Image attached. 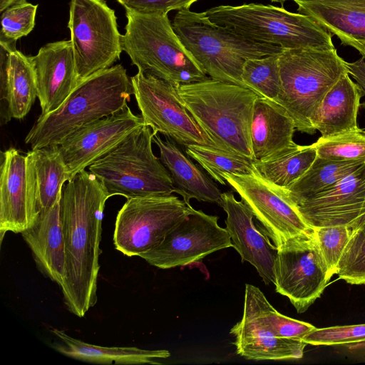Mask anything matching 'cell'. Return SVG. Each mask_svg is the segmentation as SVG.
Returning a JSON list of instances; mask_svg holds the SVG:
<instances>
[{
  "instance_id": "cell-1",
  "label": "cell",
  "mask_w": 365,
  "mask_h": 365,
  "mask_svg": "<svg viewBox=\"0 0 365 365\" xmlns=\"http://www.w3.org/2000/svg\"><path fill=\"white\" fill-rule=\"evenodd\" d=\"M67 182L60 200L66 272L60 287L67 309L83 317L98 301L102 222L110 196L101 182L86 170Z\"/></svg>"
},
{
  "instance_id": "cell-2",
  "label": "cell",
  "mask_w": 365,
  "mask_h": 365,
  "mask_svg": "<svg viewBox=\"0 0 365 365\" xmlns=\"http://www.w3.org/2000/svg\"><path fill=\"white\" fill-rule=\"evenodd\" d=\"M177 90L181 102L215 148L253 160L251 125L259 95L210 77L180 85Z\"/></svg>"
},
{
  "instance_id": "cell-3",
  "label": "cell",
  "mask_w": 365,
  "mask_h": 365,
  "mask_svg": "<svg viewBox=\"0 0 365 365\" xmlns=\"http://www.w3.org/2000/svg\"><path fill=\"white\" fill-rule=\"evenodd\" d=\"M133 94L126 69L117 64L79 82L55 111L39 116L25 138L31 149L58 145L78 128L123 110Z\"/></svg>"
},
{
  "instance_id": "cell-4",
  "label": "cell",
  "mask_w": 365,
  "mask_h": 365,
  "mask_svg": "<svg viewBox=\"0 0 365 365\" xmlns=\"http://www.w3.org/2000/svg\"><path fill=\"white\" fill-rule=\"evenodd\" d=\"M127 24L121 43L138 71L178 86L207 78L175 33L168 13L125 9Z\"/></svg>"
},
{
  "instance_id": "cell-5",
  "label": "cell",
  "mask_w": 365,
  "mask_h": 365,
  "mask_svg": "<svg viewBox=\"0 0 365 365\" xmlns=\"http://www.w3.org/2000/svg\"><path fill=\"white\" fill-rule=\"evenodd\" d=\"M185 48L210 78L248 88L241 78L245 62L283 48L251 41L213 23L205 12L180 10L172 23Z\"/></svg>"
},
{
  "instance_id": "cell-6",
  "label": "cell",
  "mask_w": 365,
  "mask_h": 365,
  "mask_svg": "<svg viewBox=\"0 0 365 365\" xmlns=\"http://www.w3.org/2000/svg\"><path fill=\"white\" fill-rule=\"evenodd\" d=\"M281 89L274 101L294 122L296 130L313 135L312 120L323 98L345 73L347 62L336 49H283L279 56Z\"/></svg>"
},
{
  "instance_id": "cell-7",
  "label": "cell",
  "mask_w": 365,
  "mask_h": 365,
  "mask_svg": "<svg viewBox=\"0 0 365 365\" xmlns=\"http://www.w3.org/2000/svg\"><path fill=\"white\" fill-rule=\"evenodd\" d=\"M215 24L251 41L283 49L335 48L332 35L309 16L262 4L220 5L205 11Z\"/></svg>"
},
{
  "instance_id": "cell-8",
  "label": "cell",
  "mask_w": 365,
  "mask_h": 365,
  "mask_svg": "<svg viewBox=\"0 0 365 365\" xmlns=\"http://www.w3.org/2000/svg\"><path fill=\"white\" fill-rule=\"evenodd\" d=\"M155 134L143 125L88 166L110 197L118 195L129 199L175 192L169 172L153 152Z\"/></svg>"
},
{
  "instance_id": "cell-9",
  "label": "cell",
  "mask_w": 365,
  "mask_h": 365,
  "mask_svg": "<svg viewBox=\"0 0 365 365\" xmlns=\"http://www.w3.org/2000/svg\"><path fill=\"white\" fill-rule=\"evenodd\" d=\"M69 5L68 28L79 83L120 58L122 35L105 0H71Z\"/></svg>"
},
{
  "instance_id": "cell-10",
  "label": "cell",
  "mask_w": 365,
  "mask_h": 365,
  "mask_svg": "<svg viewBox=\"0 0 365 365\" xmlns=\"http://www.w3.org/2000/svg\"><path fill=\"white\" fill-rule=\"evenodd\" d=\"M192 207L173 195L127 199L115 220V248L127 257H139L156 247Z\"/></svg>"
},
{
  "instance_id": "cell-11",
  "label": "cell",
  "mask_w": 365,
  "mask_h": 365,
  "mask_svg": "<svg viewBox=\"0 0 365 365\" xmlns=\"http://www.w3.org/2000/svg\"><path fill=\"white\" fill-rule=\"evenodd\" d=\"M331 277L313 228L277 247L273 284L298 313L306 312L321 297Z\"/></svg>"
},
{
  "instance_id": "cell-12",
  "label": "cell",
  "mask_w": 365,
  "mask_h": 365,
  "mask_svg": "<svg viewBox=\"0 0 365 365\" xmlns=\"http://www.w3.org/2000/svg\"><path fill=\"white\" fill-rule=\"evenodd\" d=\"M130 80L145 125L185 147L202 145L215 148L181 102L178 86L140 71Z\"/></svg>"
},
{
  "instance_id": "cell-13",
  "label": "cell",
  "mask_w": 365,
  "mask_h": 365,
  "mask_svg": "<svg viewBox=\"0 0 365 365\" xmlns=\"http://www.w3.org/2000/svg\"><path fill=\"white\" fill-rule=\"evenodd\" d=\"M217 221V216L192 207L156 247L139 257L165 269L192 264L212 252L232 247L229 232Z\"/></svg>"
},
{
  "instance_id": "cell-14",
  "label": "cell",
  "mask_w": 365,
  "mask_h": 365,
  "mask_svg": "<svg viewBox=\"0 0 365 365\" xmlns=\"http://www.w3.org/2000/svg\"><path fill=\"white\" fill-rule=\"evenodd\" d=\"M222 178L252 210L277 247L312 229L280 190L256 171L250 175L225 173Z\"/></svg>"
},
{
  "instance_id": "cell-15",
  "label": "cell",
  "mask_w": 365,
  "mask_h": 365,
  "mask_svg": "<svg viewBox=\"0 0 365 365\" xmlns=\"http://www.w3.org/2000/svg\"><path fill=\"white\" fill-rule=\"evenodd\" d=\"M141 115L130 107L85 124L66 135L58 144L68 180L106 155L128 135L143 125Z\"/></svg>"
},
{
  "instance_id": "cell-16",
  "label": "cell",
  "mask_w": 365,
  "mask_h": 365,
  "mask_svg": "<svg viewBox=\"0 0 365 365\" xmlns=\"http://www.w3.org/2000/svg\"><path fill=\"white\" fill-rule=\"evenodd\" d=\"M38 217L33 175L27 156L14 148L1 153L0 240L6 232L21 233Z\"/></svg>"
},
{
  "instance_id": "cell-17",
  "label": "cell",
  "mask_w": 365,
  "mask_h": 365,
  "mask_svg": "<svg viewBox=\"0 0 365 365\" xmlns=\"http://www.w3.org/2000/svg\"><path fill=\"white\" fill-rule=\"evenodd\" d=\"M365 164L332 187L294 207L312 228L347 225L365 218Z\"/></svg>"
},
{
  "instance_id": "cell-18",
  "label": "cell",
  "mask_w": 365,
  "mask_h": 365,
  "mask_svg": "<svg viewBox=\"0 0 365 365\" xmlns=\"http://www.w3.org/2000/svg\"><path fill=\"white\" fill-rule=\"evenodd\" d=\"M31 57L43 116L57 110L78 83L71 41L46 43Z\"/></svg>"
},
{
  "instance_id": "cell-19",
  "label": "cell",
  "mask_w": 365,
  "mask_h": 365,
  "mask_svg": "<svg viewBox=\"0 0 365 365\" xmlns=\"http://www.w3.org/2000/svg\"><path fill=\"white\" fill-rule=\"evenodd\" d=\"M220 206L227 214L226 229L242 261L250 262L265 284L274 283L277 247L255 227L252 210L242 200H237L232 192L222 193Z\"/></svg>"
},
{
  "instance_id": "cell-20",
  "label": "cell",
  "mask_w": 365,
  "mask_h": 365,
  "mask_svg": "<svg viewBox=\"0 0 365 365\" xmlns=\"http://www.w3.org/2000/svg\"><path fill=\"white\" fill-rule=\"evenodd\" d=\"M297 11L312 18L344 46L365 58V0H294Z\"/></svg>"
},
{
  "instance_id": "cell-21",
  "label": "cell",
  "mask_w": 365,
  "mask_h": 365,
  "mask_svg": "<svg viewBox=\"0 0 365 365\" xmlns=\"http://www.w3.org/2000/svg\"><path fill=\"white\" fill-rule=\"evenodd\" d=\"M21 234L40 272L61 287L66 272L60 202L47 212L39 215L35 223Z\"/></svg>"
},
{
  "instance_id": "cell-22",
  "label": "cell",
  "mask_w": 365,
  "mask_h": 365,
  "mask_svg": "<svg viewBox=\"0 0 365 365\" xmlns=\"http://www.w3.org/2000/svg\"><path fill=\"white\" fill-rule=\"evenodd\" d=\"M153 142L160 152V160L169 172L175 192L190 204L191 199L220 205L222 192L217 185L202 170L187 157L168 138L162 140L156 133Z\"/></svg>"
},
{
  "instance_id": "cell-23",
  "label": "cell",
  "mask_w": 365,
  "mask_h": 365,
  "mask_svg": "<svg viewBox=\"0 0 365 365\" xmlns=\"http://www.w3.org/2000/svg\"><path fill=\"white\" fill-rule=\"evenodd\" d=\"M296 130L292 118L276 102L259 96L255 101L251 125L254 160H262L294 146Z\"/></svg>"
},
{
  "instance_id": "cell-24",
  "label": "cell",
  "mask_w": 365,
  "mask_h": 365,
  "mask_svg": "<svg viewBox=\"0 0 365 365\" xmlns=\"http://www.w3.org/2000/svg\"><path fill=\"white\" fill-rule=\"evenodd\" d=\"M230 334L237 354L250 360L299 359L307 346L302 340L274 336L244 314Z\"/></svg>"
},
{
  "instance_id": "cell-25",
  "label": "cell",
  "mask_w": 365,
  "mask_h": 365,
  "mask_svg": "<svg viewBox=\"0 0 365 365\" xmlns=\"http://www.w3.org/2000/svg\"><path fill=\"white\" fill-rule=\"evenodd\" d=\"M361 93L349 73L344 74L323 98L312 124L322 137L358 128L357 115Z\"/></svg>"
},
{
  "instance_id": "cell-26",
  "label": "cell",
  "mask_w": 365,
  "mask_h": 365,
  "mask_svg": "<svg viewBox=\"0 0 365 365\" xmlns=\"http://www.w3.org/2000/svg\"><path fill=\"white\" fill-rule=\"evenodd\" d=\"M61 343L52 344L59 353L76 360L98 364H159L158 359L170 356L168 350L143 349L134 346H101L73 338L62 330L52 329Z\"/></svg>"
},
{
  "instance_id": "cell-27",
  "label": "cell",
  "mask_w": 365,
  "mask_h": 365,
  "mask_svg": "<svg viewBox=\"0 0 365 365\" xmlns=\"http://www.w3.org/2000/svg\"><path fill=\"white\" fill-rule=\"evenodd\" d=\"M36 98L37 86L31 57L16 48L9 55L6 81L0 85L1 124L7 123L11 118H24Z\"/></svg>"
},
{
  "instance_id": "cell-28",
  "label": "cell",
  "mask_w": 365,
  "mask_h": 365,
  "mask_svg": "<svg viewBox=\"0 0 365 365\" xmlns=\"http://www.w3.org/2000/svg\"><path fill=\"white\" fill-rule=\"evenodd\" d=\"M36 192L38 215L61 200L64 183L68 181L66 166L58 145L31 149L26 153Z\"/></svg>"
},
{
  "instance_id": "cell-29",
  "label": "cell",
  "mask_w": 365,
  "mask_h": 365,
  "mask_svg": "<svg viewBox=\"0 0 365 365\" xmlns=\"http://www.w3.org/2000/svg\"><path fill=\"white\" fill-rule=\"evenodd\" d=\"M365 164V158L353 160H331L317 155L308 170L296 182L279 189L294 205L332 187Z\"/></svg>"
},
{
  "instance_id": "cell-30",
  "label": "cell",
  "mask_w": 365,
  "mask_h": 365,
  "mask_svg": "<svg viewBox=\"0 0 365 365\" xmlns=\"http://www.w3.org/2000/svg\"><path fill=\"white\" fill-rule=\"evenodd\" d=\"M314 144L294 146L262 160H254L256 173L279 189L290 186L310 168L317 158Z\"/></svg>"
},
{
  "instance_id": "cell-31",
  "label": "cell",
  "mask_w": 365,
  "mask_h": 365,
  "mask_svg": "<svg viewBox=\"0 0 365 365\" xmlns=\"http://www.w3.org/2000/svg\"><path fill=\"white\" fill-rule=\"evenodd\" d=\"M243 314L279 337L302 341L316 329L309 323L280 314L258 287L250 284L245 285Z\"/></svg>"
},
{
  "instance_id": "cell-32",
  "label": "cell",
  "mask_w": 365,
  "mask_h": 365,
  "mask_svg": "<svg viewBox=\"0 0 365 365\" xmlns=\"http://www.w3.org/2000/svg\"><path fill=\"white\" fill-rule=\"evenodd\" d=\"M185 153L215 181L222 185L227 182L222 178L225 173L250 175L255 173L254 160L234 153L202 145H188Z\"/></svg>"
},
{
  "instance_id": "cell-33",
  "label": "cell",
  "mask_w": 365,
  "mask_h": 365,
  "mask_svg": "<svg viewBox=\"0 0 365 365\" xmlns=\"http://www.w3.org/2000/svg\"><path fill=\"white\" fill-rule=\"evenodd\" d=\"M279 53L247 60L241 78L245 85L261 97L274 101L281 89Z\"/></svg>"
},
{
  "instance_id": "cell-34",
  "label": "cell",
  "mask_w": 365,
  "mask_h": 365,
  "mask_svg": "<svg viewBox=\"0 0 365 365\" xmlns=\"http://www.w3.org/2000/svg\"><path fill=\"white\" fill-rule=\"evenodd\" d=\"M313 144L317 156L324 159L343 161L365 158V130L359 128L331 136H321Z\"/></svg>"
},
{
  "instance_id": "cell-35",
  "label": "cell",
  "mask_w": 365,
  "mask_h": 365,
  "mask_svg": "<svg viewBox=\"0 0 365 365\" xmlns=\"http://www.w3.org/2000/svg\"><path fill=\"white\" fill-rule=\"evenodd\" d=\"M337 274L349 284H365V218L352 228Z\"/></svg>"
},
{
  "instance_id": "cell-36",
  "label": "cell",
  "mask_w": 365,
  "mask_h": 365,
  "mask_svg": "<svg viewBox=\"0 0 365 365\" xmlns=\"http://www.w3.org/2000/svg\"><path fill=\"white\" fill-rule=\"evenodd\" d=\"M38 5L29 2L16 4L1 14L0 41L16 43L34 29Z\"/></svg>"
},
{
  "instance_id": "cell-37",
  "label": "cell",
  "mask_w": 365,
  "mask_h": 365,
  "mask_svg": "<svg viewBox=\"0 0 365 365\" xmlns=\"http://www.w3.org/2000/svg\"><path fill=\"white\" fill-rule=\"evenodd\" d=\"M322 256L332 277L338 273V266L350 238L352 228L336 225L313 228Z\"/></svg>"
},
{
  "instance_id": "cell-38",
  "label": "cell",
  "mask_w": 365,
  "mask_h": 365,
  "mask_svg": "<svg viewBox=\"0 0 365 365\" xmlns=\"http://www.w3.org/2000/svg\"><path fill=\"white\" fill-rule=\"evenodd\" d=\"M302 341L312 345L356 344L365 341V324L316 328Z\"/></svg>"
},
{
  "instance_id": "cell-39",
  "label": "cell",
  "mask_w": 365,
  "mask_h": 365,
  "mask_svg": "<svg viewBox=\"0 0 365 365\" xmlns=\"http://www.w3.org/2000/svg\"><path fill=\"white\" fill-rule=\"evenodd\" d=\"M125 9L140 13H168L188 9L198 0H116Z\"/></svg>"
},
{
  "instance_id": "cell-40",
  "label": "cell",
  "mask_w": 365,
  "mask_h": 365,
  "mask_svg": "<svg viewBox=\"0 0 365 365\" xmlns=\"http://www.w3.org/2000/svg\"><path fill=\"white\" fill-rule=\"evenodd\" d=\"M349 76L356 81L362 96H365V58L361 57L351 63L347 62ZM360 107L365 109V101L360 104Z\"/></svg>"
},
{
  "instance_id": "cell-41",
  "label": "cell",
  "mask_w": 365,
  "mask_h": 365,
  "mask_svg": "<svg viewBox=\"0 0 365 365\" xmlns=\"http://www.w3.org/2000/svg\"><path fill=\"white\" fill-rule=\"evenodd\" d=\"M24 2H26V0H0V11L2 12L12 5Z\"/></svg>"
},
{
  "instance_id": "cell-42",
  "label": "cell",
  "mask_w": 365,
  "mask_h": 365,
  "mask_svg": "<svg viewBox=\"0 0 365 365\" xmlns=\"http://www.w3.org/2000/svg\"><path fill=\"white\" fill-rule=\"evenodd\" d=\"M349 348L350 349L356 350V349H365V341L359 342L356 344H351Z\"/></svg>"
},
{
  "instance_id": "cell-43",
  "label": "cell",
  "mask_w": 365,
  "mask_h": 365,
  "mask_svg": "<svg viewBox=\"0 0 365 365\" xmlns=\"http://www.w3.org/2000/svg\"><path fill=\"white\" fill-rule=\"evenodd\" d=\"M288 0H271V1L272 2H277V3H280V4H283L284 2L287 1ZM292 1H294V0H292Z\"/></svg>"
},
{
  "instance_id": "cell-44",
  "label": "cell",
  "mask_w": 365,
  "mask_h": 365,
  "mask_svg": "<svg viewBox=\"0 0 365 365\" xmlns=\"http://www.w3.org/2000/svg\"><path fill=\"white\" fill-rule=\"evenodd\" d=\"M364 214H365V200H364Z\"/></svg>"
}]
</instances>
